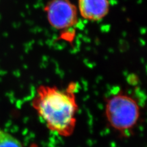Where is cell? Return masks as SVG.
I'll return each instance as SVG.
<instances>
[{
	"instance_id": "6da1fadb",
	"label": "cell",
	"mask_w": 147,
	"mask_h": 147,
	"mask_svg": "<svg viewBox=\"0 0 147 147\" xmlns=\"http://www.w3.org/2000/svg\"><path fill=\"white\" fill-rule=\"evenodd\" d=\"M76 83L66 88L40 85L36 89L32 105L49 129L63 137L71 136L76 126L78 104Z\"/></svg>"
},
{
	"instance_id": "7a4b0ae2",
	"label": "cell",
	"mask_w": 147,
	"mask_h": 147,
	"mask_svg": "<svg viewBox=\"0 0 147 147\" xmlns=\"http://www.w3.org/2000/svg\"><path fill=\"white\" fill-rule=\"evenodd\" d=\"M105 115L110 126L126 134L132 131L139 121L140 107L131 96L119 91L107 99Z\"/></svg>"
},
{
	"instance_id": "3957f363",
	"label": "cell",
	"mask_w": 147,
	"mask_h": 147,
	"mask_svg": "<svg viewBox=\"0 0 147 147\" xmlns=\"http://www.w3.org/2000/svg\"><path fill=\"white\" fill-rule=\"evenodd\" d=\"M44 11L50 25L57 30L68 31L78 23V9L71 0H49Z\"/></svg>"
},
{
	"instance_id": "277c9868",
	"label": "cell",
	"mask_w": 147,
	"mask_h": 147,
	"mask_svg": "<svg viewBox=\"0 0 147 147\" xmlns=\"http://www.w3.org/2000/svg\"><path fill=\"white\" fill-rule=\"evenodd\" d=\"M80 16L90 22H99L107 16L110 9L109 0H78Z\"/></svg>"
},
{
	"instance_id": "5b68a950",
	"label": "cell",
	"mask_w": 147,
	"mask_h": 147,
	"mask_svg": "<svg viewBox=\"0 0 147 147\" xmlns=\"http://www.w3.org/2000/svg\"><path fill=\"white\" fill-rule=\"evenodd\" d=\"M0 147H24L19 140L10 133L0 129Z\"/></svg>"
}]
</instances>
